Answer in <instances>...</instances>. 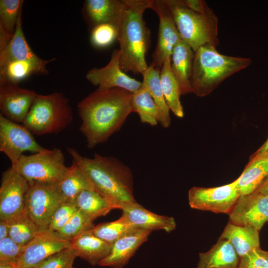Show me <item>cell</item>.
Listing matches in <instances>:
<instances>
[{
	"label": "cell",
	"instance_id": "1",
	"mask_svg": "<svg viewBox=\"0 0 268 268\" xmlns=\"http://www.w3.org/2000/svg\"><path fill=\"white\" fill-rule=\"evenodd\" d=\"M133 94L119 88L96 90L78 103L81 120L79 130L88 148L107 141L120 129L128 116L134 112Z\"/></svg>",
	"mask_w": 268,
	"mask_h": 268
},
{
	"label": "cell",
	"instance_id": "2",
	"mask_svg": "<svg viewBox=\"0 0 268 268\" xmlns=\"http://www.w3.org/2000/svg\"><path fill=\"white\" fill-rule=\"evenodd\" d=\"M67 151L92 185L94 190L121 208L136 201L133 195V179L130 169L118 159L97 153L92 158L83 156L74 148Z\"/></svg>",
	"mask_w": 268,
	"mask_h": 268
},
{
	"label": "cell",
	"instance_id": "3",
	"mask_svg": "<svg viewBox=\"0 0 268 268\" xmlns=\"http://www.w3.org/2000/svg\"><path fill=\"white\" fill-rule=\"evenodd\" d=\"M126 8L118 28L120 67L126 72L142 74L147 68L145 60L150 32L143 19L152 0H124Z\"/></svg>",
	"mask_w": 268,
	"mask_h": 268
},
{
	"label": "cell",
	"instance_id": "4",
	"mask_svg": "<svg viewBox=\"0 0 268 268\" xmlns=\"http://www.w3.org/2000/svg\"><path fill=\"white\" fill-rule=\"evenodd\" d=\"M250 58L229 56L206 44L194 52L192 87L199 97L207 95L225 79L250 65Z\"/></svg>",
	"mask_w": 268,
	"mask_h": 268
},
{
	"label": "cell",
	"instance_id": "5",
	"mask_svg": "<svg viewBox=\"0 0 268 268\" xmlns=\"http://www.w3.org/2000/svg\"><path fill=\"white\" fill-rule=\"evenodd\" d=\"M182 39L193 50L209 44L215 48L219 44L218 20L209 7L202 12L186 6L182 0H165Z\"/></svg>",
	"mask_w": 268,
	"mask_h": 268
},
{
	"label": "cell",
	"instance_id": "6",
	"mask_svg": "<svg viewBox=\"0 0 268 268\" xmlns=\"http://www.w3.org/2000/svg\"><path fill=\"white\" fill-rule=\"evenodd\" d=\"M73 114L68 99L61 92L36 97L23 123L33 134H58L72 122Z\"/></svg>",
	"mask_w": 268,
	"mask_h": 268
},
{
	"label": "cell",
	"instance_id": "7",
	"mask_svg": "<svg viewBox=\"0 0 268 268\" xmlns=\"http://www.w3.org/2000/svg\"><path fill=\"white\" fill-rule=\"evenodd\" d=\"M13 168L29 183L53 184L59 182L68 170L63 153L57 148L23 154Z\"/></svg>",
	"mask_w": 268,
	"mask_h": 268
},
{
	"label": "cell",
	"instance_id": "8",
	"mask_svg": "<svg viewBox=\"0 0 268 268\" xmlns=\"http://www.w3.org/2000/svg\"><path fill=\"white\" fill-rule=\"evenodd\" d=\"M63 202L57 183H29L25 210L42 231L47 229L52 215Z\"/></svg>",
	"mask_w": 268,
	"mask_h": 268
},
{
	"label": "cell",
	"instance_id": "9",
	"mask_svg": "<svg viewBox=\"0 0 268 268\" xmlns=\"http://www.w3.org/2000/svg\"><path fill=\"white\" fill-rule=\"evenodd\" d=\"M240 197L237 179L218 187H194L188 193L191 207L217 213L229 214Z\"/></svg>",
	"mask_w": 268,
	"mask_h": 268
},
{
	"label": "cell",
	"instance_id": "10",
	"mask_svg": "<svg viewBox=\"0 0 268 268\" xmlns=\"http://www.w3.org/2000/svg\"><path fill=\"white\" fill-rule=\"evenodd\" d=\"M33 134L23 125L8 120L0 114V151L14 167L25 151L35 153L46 148L40 145Z\"/></svg>",
	"mask_w": 268,
	"mask_h": 268
},
{
	"label": "cell",
	"instance_id": "11",
	"mask_svg": "<svg viewBox=\"0 0 268 268\" xmlns=\"http://www.w3.org/2000/svg\"><path fill=\"white\" fill-rule=\"evenodd\" d=\"M29 182L13 167L3 172L0 188V220H9L25 211Z\"/></svg>",
	"mask_w": 268,
	"mask_h": 268
},
{
	"label": "cell",
	"instance_id": "12",
	"mask_svg": "<svg viewBox=\"0 0 268 268\" xmlns=\"http://www.w3.org/2000/svg\"><path fill=\"white\" fill-rule=\"evenodd\" d=\"M151 9L156 12L159 19L157 42L151 64L160 69L182 38L165 0H152Z\"/></svg>",
	"mask_w": 268,
	"mask_h": 268
},
{
	"label": "cell",
	"instance_id": "13",
	"mask_svg": "<svg viewBox=\"0 0 268 268\" xmlns=\"http://www.w3.org/2000/svg\"><path fill=\"white\" fill-rule=\"evenodd\" d=\"M120 56V49H115L109 63L105 66L100 68L94 67L86 73L88 81L92 85L98 86L96 90L103 91L119 88L134 93L141 88L142 82L129 76L122 70Z\"/></svg>",
	"mask_w": 268,
	"mask_h": 268
},
{
	"label": "cell",
	"instance_id": "14",
	"mask_svg": "<svg viewBox=\"0 0 268 268\" xmlns=\"http://www.w3.org/2000/svg\"><path fill=\"white\" fill-rule=\"evenodd\" d=\"M70 247V240L62 238L55 232L41 231L31 241L24 246L16 266L34 268L47 258L63 249Z\"/></svg>",
	"mask_w": 268,
	"mask_h": 268
},
{
	"label": "cell",
	"instance_id": "15",
	"mask_svg": "<svg viewBox=\"0 0 268 268\" xmlns=\"http://www.w3.org/2000/svg\"><path fill=\"white\" fill-rule=\"evenodd\" d=\"M228 214L231 223L260 231L268 222V196L257 192L241 196Z\"/></svg>",
	"mask_w": 268,
	"mask_h": 268
},
{
	"label": "cell",
	"instance_id": "16",
	"mask_svg": "<svg viewBox=\"0 0 268 268\" xmlns=\"http://www.w3.org/2000/svg\"><path fill=\"white\" fill-rule=\"evenodd\" d=\"M37 95L34 91L18 85H0V114L14 122L22 124Z\"/></svg>",
	"mask_w": 268,
	"mask_h": 268
},
{
	"label": "cell",
	"instance_id": "17",
	"mask_svg": "<svg viewBox=\"0 0 268 268\" xmlns=\"http://www.w3.org/2000/svg\"><path fill=\"white\" fill-rule=\"evenodd\" d=\"M126 6L124 0H86L82 14L91 30L102 24H112L119 28Z\"/></svg>",
	"mask_w": 268,
	"mask_h": 268
},
{
	"label": "cell",
	"instance_id": "18",
	"mask_svg": "<svg viewBox=\"0 0 268 268\" xmlns=\"http://www.w3.org/2000/svg\"><path fill=\"white\" fill-rule=\"evenodd\" d=\"M152 231L136 228L117 240L109 255L98 266L122 268L134 256L139 246L148 239Z\"/></svg>",
	"mask_w": 268,
	"mask_h": 268
},
{
	"label": "cell",
	"instance_id": "19",
	"mask_svg": "<svg viewBox=\"0 0 268 268\" xmlns=\"http://www.w3.org/2000/svg\"><path fill=\"white\" fill-rule=\"evenodd\" d=\"M126 219L134 226L150 231L163 230L167 232L176 226L172 217L158 215L144 208L136 201L123 204L120 208Z\"/></svg>",
	"mask_w": 268,
	"mask_h": 268
},
{
	"label": "cell",
	"instance_id": "20",
	"mask_svg": "<svg viewBox=\"0 0 268 268\" xmlns=\"http://www.w3.org/2000/svg\"><path fill=\"white\" fill-rule=\"evenodd\" d=\"M194 58V52L182 39L174 48L170 58L171 70L181 95L193 93L191 81Z\"/></svg>",
	"mask_w": 268,
	"mask_h": 268
},
{
	"label": "cell",
	"instance_id": "21",
	"mask_svg": "<svg viewBox=\"0 0 268 268\" xmlns=\"http://www.w3.org/2000/svg\"><path fill=\"white\" fill-rule=\"evenodd\" d=\"M70 243L77 257L92 266L99 265L109 255L113 246L96 236L91 230L84 231L71 239Z\"/></svg>",
	"mask_w": 268,
	"mask_h": 268
},
{
	"label": "cell",
	"instance_id": "22",
	"mask_svg": "<svg viewBox=\"0 0 268 268\" xmlns=\"http://www.w3.org/2000/svg\"><path fill=\"white\" fill-rule=\"evenodd\" d=\"M268 178V153L252 154L241 175L237 179L241 196L256 191Z\"/></svg>",
	"mask_w": 268,
	"mask_h": 268
},
{
	"label": "cell",
	"instance_id": "23",
	"mask_svg": "<svg viewBox=\"0 0 268 268\" xmlns=\"http://www.w3.org/2000/svg\"><path fill=\"white\" fill-rule=\"evenodd\" d=\"M44 60L36 62L32 61H14L0 66V85L18 84L32 74L46 75L49 71L47 65L54 61Z\"/></svg>",
	"mask_w": 268,
	"mask_h": 268
},
{
	"label": "cell",
	"instance_id": "24",
	"mask_svg": "<svg viewBox=\"0 0 268 268\" xmlns=\"http://www.w3.org/2000/svg\"><path fill=\"white\" fill-rule=\"evenodd\" d=\"M240 259L229 241L218 239L208 251L200 253L197 268H238Z\"/></svg>",
	"mask_w": 268,
	"mask_h": 268
},
{
	"label": "cell",
	"instance_id": "25",
	"mask_svg": "<svg viewBox=\"0 0 268 268\" xmlns=\"http://www.w3.org/2000/svg\"><path fill=\"white\" fill-rule=\"evenodd\" d=\"M219 239L229 241L240 257L260 247L259 231L255 228L229 222Z\"/></svg>",
	"mask_w": 268,
	"mask_h": 268
},
{
	"label": "cell",
	"instance_id": "26",
	"mask_svg": "<svg viewBox=\"0 0 268 268\" xmlns=\"http://www.w3.org/2000/svg\"><path fill=\"white\" fill-rule=\"evenodd\" d=\"M73 204L89 220L106 215L114 209H119L117 204L101 195L95 190L82 191L76 198Z\"/></svg>",
	"mask_w": 268,
	"mask_h": 268
},
{
	"label": "cell",
	"instance_id": "27",
	"mask_svg": "<svg viewBox=\"0 0 268 268\" xmlns=\"http://www.w3.org/2000/svg\"><path fill=\"white\" fill-rule=\"evenodd\" d=\"M42 60L32 51L25 39L22 29L21 11L10 42L6 48L0 53V66L14 61L39 62Z\"/></svg>",
	"mask_w": 268,
	"mask_h": 268
},
{
	"label": "cell",
	"instance_id": "28",
	"mask_svg": "<svg viewBox=\"0 0 268 268\" xmlns=\"http://www.w3.org/2000/svg\"><path fill=\"white\" fill-rule=\"evenodd\" d=\"M57 185L63 201L71 203H74L77 196L84 190H94L86 175L73 160Z\"/></svg>",
	"mask_w": 268,
	"mask_h": 268
},
{
	"label": "cell",
	"instance_id": "29",
	"mask_svg": "<svg viewBox=\"0 0 268 268\" xmlns=\"http://www.w3.org/2000/svg\"><path fill=\"white\" fill-rule=\"evenodd\" d=\"M160 74V69L155 68L151 64L142 74V83L149 92L156 105L158 122L163 127L166 128L169 127L171 123L170 109L163 93Z\"/></svg>",
	"mask_w": 268,
	"mask_h": 268
},
{
	"label": "cell",
	"instance_id": "30",
	"mask_svg": "<svg viewBox=\"0 0 268 268\" xmlns=\"http://www.w3.org/2000/svg\"><path fill=\"white\" fill-rule=\"evenodd\" d=\"M160 83L166 102L172 112L178 117L183 118L184 112L180 97V86L171 67V59H167L160 69Z\"/></svg>",
	"mask_w": 268,
	"mask_h": 268
},
{
	"label": "cell",
	"instance_id": "31",
	"mask_svg": "<svg viewBox=\"0 0 268 268\" xmlns=\"http://www.w3.org/2000/svg\"><path fill=\"white\" fill-rule=\"evenodd\" d=\"M7 221L9 228L8 236L22 246L29 243L42 231L30 218L26 210Z\"/></svg>",
	"mask_w": 268,
	"mask_h": 268
},
{
	"label": "cell",
	"instance_id": "32",
	"mask_svg": "<svg viewBox=\"0 0 268 268\" xmlns=\"http://www.w3.org/2000/svg\"><path fill=\"white\" fill-rule=\"evenodd\" d=\"M134 111L138 114L142 123L154 126L158 123L156 105L146 88L142 85L133 94Z\"/></svg>",
	"mask_w": 268,
	"mask_h": 268
},
{
	"label": "cell",
	"instance_id": "33",
	"mask_svg": "<svg viewBox=\"0 0 268 268\" xmlns=\"http://www.w3.org/2000/svg\"><path fill=\"white\" fill-rule=\"evenodd\" d=\"M136 228L138 227L121 216L116 220L100 223L91 231L99 238L113 245L119 238Z\"/></svg>",
	"mask_w": 268,
	"mask_h": 268
},
{
	"label": "cell",
	"instance_id": "34",
	"mask_svg": "<svg viewBox=\"0 0 268 268\" xmlns=\"http://www.w3.org/2000/svg\"><path fill=\"white\" fill-rule=\"evenodd\" d=\"M23 0H0V26L8 34L13 35L18 16L22 11Z\"/></svg>",
	"mask_w": 268,
	"mask_h": 268
},
{
	"label": "cell",
	"instance_id": "35",
	"mask_svg": "<svg viewBox=\"0 0 268 268\" xmlns=\"http://www.w3.org/2000/svg\"><path fill=\"white\" fill-rule=\"evenodd\" d=\"M94 226L92 221L77 210L65 226L55 233L62 238L70 240L83 232L92 229Z\"/></svg>",
	"mask_w": 268,
	"mask_h": 268
},
{
	"label": "cell",
	"instance_id": "36",
	"mask_svg": "<svg viewBox=\"0 0 268 268\" xmlns=\"http://www.w3.org/2000/svg\"><path fill=\"white\" fill-rule=\"evenodd\" d=\"M118 28L110 24H102L91 30L90 40L95 48L102 49L111 45L118 39Z\"/></svg>",
	"mask_w": 268,
	"mask_h": 268
},
{
	"label": "cell",
	"instance_id": "37",
	"mask_svg": "<svg viewBox=\"0 0 268 268\" xmlns=\"http://www.w3.org/2000/svg\"><path fill=\"white\" fill-rule=\"evenodd\" d=\"M77 257L74 249L67 248L52 255L34 268H71Z\"/></svg>",
	"mask_w": 268,
	"mask_h": 268
},
{
	"label": "cell",
	"instance_id": "38",
	"mask_svg": "<svg viewBox=\"0 0 268 268\" xmlns=\"http://www.w3.org/2000/svg\"><path fill=\"white\" fill-rule=\"evenodd\" d=\"M77 210L74 204L63 202L52 215L47 230L54 232L60 230Z\"/></svg>",
	"mask_w": 268,
	"mask_h": 268
},
{
	"label": "cell",
	"instance_id": "39",
	"mask_svg": "<svg viewBox=\"0 0 268 268\" xmlns=\"http://www.w3.org/2000/svg\"><path fill=\"white\" fill-rule=\"evenodd\" d=\"M238 268H268V251L253 250L240 257Z\"/></svg>",
	"mask_w": 268,
	"mask_h": 268
},
{
	"label": "cell",
	"instance_id": "40",
	"mask_svg": "<svg viewBox=\"0 0 268 268\" xmlns=\"http://www.w3.org/2000/svg\"><path fill=\"white\" fill-rule=\"evenodd\" d=\"M23 248L24 246L17 244L9 236L0 240V262L16 265Z\"/></svg>",
	"mask_w": 268,
	"mask_h": 268
},
{
	"label": "cell",
	"instance_id": "41",
	"mask_svg": "<svg viewBox=\"0 0 268 268\" xmlns=\"http://www.w3.org/2000/svg\"><path fill=\"white\" fill-rule=\"evenodd\" d=\"M184 4L190 9L197 12H202L208 8L206 2L201 0H182Z\"/></svg>",
	"mask_w": 268,
	"mask_h": 268
},
{
	"label": "cell",
	"instance_id": "42",
	"mask_svg": "<svg viewBox=\"0 0 268 268\" xmlns=\"http://www.w3.org/2000/svg\"><path fill=\"white\" fill-rule=\"evenodd\" d=\"M12 36L0 26V53L6 48Z\"/></svg>",
	"mask_w": 268,
	"mask_h": 268
},
{
	"label": "cell",
	"instance_id": "43",
	"mask_svg": "<svg viewBox=\"0 0 268 268\" xmlns=\"http://www.w3.org/2000/svg\"><path fill=\"white\" fill-rule=\"evenodd\" d=\"M9 224L7 220H0V240L8 236Z\"/></svg>",
	"mask_w": 268,
	"mask_h": 268
},
{
	"label": "cell",
	"instance_id": "44",
	"mask_svg": "<svg viewBox=\"0 0 268 268\" xmlns=\"http://www.w3.org/2000/svg\"><path fill=\"white\" fill-rule=\"evenodd\" d=\"M255 192L262 193L268 196V178Z\"/></svg>",
	"mask_w": 268,
	"mask_h": 268
},
{
	"label": "cell",
	"instance_id": "45",
	"mask_svg": "<svg viewBox=\"0 0 268 268\" xmlns=\"http://www.w3.org/2000/svg\"><path fill=\"white\" fill-rule=\"evenodd\" d=\"M268 153V138L265 143L253 154Z\"/></svg>",
	"mask_w": 268,
	"mask_h": 268
},
{
	"label": "cell",
	"instance_id": "46",
	"mask_svg": "<svg viewBox=\"0 0 268 268\" xmlns=\"http://www.w3.org/2000/svg\"><path fill=\"white\" fill-rule=\"evenodd\" d=\"M0 268H18L13 263L0 262Z\"/></svg>",
	"mask_w": 268,
	"mask_h": 268
},
{
	"label": "cell",
	"instance_id": "47",
	"mask_svg": "<svg viewBox=\"0 0 268 268\" xmlns=\"http://www.w3.org/2000/svg\"><path fill=\"white\" fill-rule=\"evenodd\" d=\"M18 268H20V267H18Z\"/></svg>",
	"mask_w": 268,
	"mask_h": 268
},
{
	"label": "cell",
	"instance_id": "48",
	"mask_svg": "<svg viewBox=\"0 0 268 268\" xmlns=\"http://www.w3.org/2000/svg\"><path fill=\"white\" fill-rule=\"evenodd\" d=\"M73 268L72 267V268Z\"/></svg>",
	"mask_w": 268,
	"mask_h": 268
}]
</instances>
